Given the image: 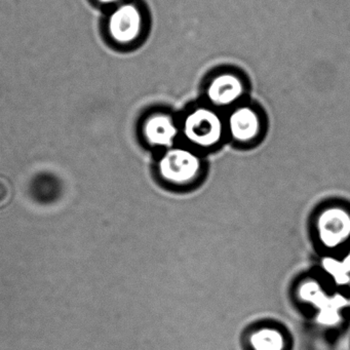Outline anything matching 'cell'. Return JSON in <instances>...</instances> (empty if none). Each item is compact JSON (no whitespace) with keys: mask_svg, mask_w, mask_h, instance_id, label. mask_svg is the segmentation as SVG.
Returning a JSON list of instances; mask_svg holds the SVG:
<instances>
[{"mask_svg":"<svg viewBox=\"0 0 350 350\" xmlns=\"http://www.w3.org/2000/svg\"><path fill=\"white\" fill-rule=\"evenodd\" d=\"M186 138L202 147L216 144L222 136V122L218 114L210 109L200 108L186 118L183 126Z\"/></svg>","mask_w":350,"mask_h":350,"instance_id":"1","label":"cell"},{"mask_svg":"<svg viewBox=\"0 0 350 350\" xmlns=\"http://www.w3.org/2000/svg\"><path fill=\"white\" fill-rule=\"evenodd\" d=\"M200 159L186 149H171L159 161V171L165 180L174 183H186L198 176Z\"/></svg>","mask_w":350,"mask_h":350,"instance_id":"2","label":"cell"},{"mask_svg":"<svg viewBox=\"0 0 350 350\" xmlns=\"http://www.w3.org/2000/svg\"><path fill=\"white\" fill-rule=\"evenodd\" d=\"M142 16L133 5L118 8L109 19V32L116 42L131 44L140 36Z\"/></svg>","mask_w":350,"mask_h":350,"instance_id":"3","label":"cell"},{"mask_svg":"<svg viewBox=\"0 0 350 350\" xmlns=\"http://www.w3.org/2000/svg\"><path fill=\"white\" fill-rule=\"evenodd\" d=\"M317 230L323 245L336 247L349 237L350 217L341 208H329L319 216Z\"/></svg>","mask_w":350,"mask_h":350,"instance_id":"4","label":"cell"},{"mask_svg":"<svg viewBox=\"0 0 350 350\" xmlns=\"http://www.w3.org/2000/svg\"><path fill=\"white\" fill-rule=\"evenodd\" d=\"M243 93L241 79L233 75H222L213 79L208 88V100L217 106H227L234 103Z\"/></svg>","mask_w":350,"mask_h":350,"instance_id":"5","label":"cell"},{"mask_svg":"<svg viewBox=\"0 0 350 350\" xmlns=\"http://www.w3.org/2000/svg\"><path fill=\"white\" fill-rule=\"evenodd\" d=\"M147 141L155 146L170 147L178 134L173 120L165 114L151 116L144 126Z\"/></svg>","mask_w":350,"mask_h":350,"instance_id":"6","label":"cell"},{"mask_svg":"<svg viewBox=\"0 0 350 350\" xmlns=\"http://www.w3.org/2000/svg\"><path fill=\"white\" fill-rule=\"evenodd\" d=\"M229 129L235 140L247 142L255 138L259 133V118L251 108H239L229 118Z\"/></svg>","mask_w":350,"mask_h":350,"instance_id":"7","label":"cell"},{"mask_svg":"<svg viewBox=\"0 0 350 350\" xmlns=\"http://www.w3.org/2000/svg\"><path fill=\"white\" fill-rule=\"evenodd\" d=\"M250 342L254 350H284L286 344L280 332L268 327L255 332Z\"/></svg>","mask_w":350,"mask_h":350,"instance_id":"8","label":"cell"},{"mask_svg":"<svg viewBox=\"0 0 350 350\" xmlns=\"http://www.w3.org/2000/svg\"><path fill=\"white\" fill-rule=\"evenodd\" d=\"M101 3H106V5H110V3H116L118 0H99Z\"/></svg>","mask_w":350,"mask_h":350,"instance_id":"9","label":"cell"}]
</instances>
